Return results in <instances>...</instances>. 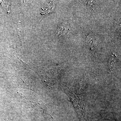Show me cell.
Returning <instances> with one entry per match:
<instances>
[{"instance_id":"1","label":"cell","mask_w":121,"mask_h":121,"mask_svg":"<svg viewBox=\"0 0 121 121\" xmlns=\"http://www.w3.org/2000/svg\"><path fill=\"white\" fill-rule=\"evenodd\" d=\"M7 1L0 0V2L1 4L2 7L5 10L8 12H9V2H7Z\"/></svg>"}]
</instances>
